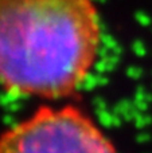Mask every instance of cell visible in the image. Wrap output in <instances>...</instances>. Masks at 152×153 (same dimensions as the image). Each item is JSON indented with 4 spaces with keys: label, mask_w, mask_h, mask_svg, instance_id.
<instances>
[{
    "label": "cell",
    "mask_w": 152,
    "mask_h": 153,
    "mask_svg": "<svg viewBox=\"0 0 152 153\" xmlns=\"http://www.w3.org/2000/svg\"><path fill=\"white\" fill-rule=\"evenodd\" d=\"M0 153H117L113 143L74 105L40 106L0 134Z\"/></svg>",
    "instance_id": "2"
},
{
    "label": "cell",
    "mask_w": 152,
    "mask_h": 153,
    "mask_svg": "<svg viewBox=\"0 0 152 153\" xmlns=\"http://www.w3.org/2000/svg\"><path fill=\"white\" fill-rule=\"evenodd\" d=\"M101 45L93 0H0V87L61 100L90 75Z\"/></svg>",
    "instance_id": "1"
}]
</instances>
